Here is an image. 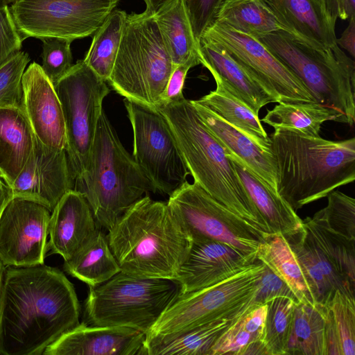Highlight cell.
<instances>
[{
	"label": "cell",
	"mask_w": 355,
	"mask_h": 355,
	"mask_svg": "<svg viewBox=\"0 0 355 355\" xmlns=\"http://www.w3.org/2000/svg\"><path fill=\"white\" fill-rule=\"evenodd\" d=\"M29 61L28 54L19 51L0 66V107H21V78Z\"/></svg>",
	"instance_id": "obj_40"
},
{
	"label": "cell",
	"mask_w": 355,
	"mask_h": 355,
	"mask_svg": "<svg viewBox=\"0 0 355 355\" xmlns=\"http://www.w3.org/2000/svg\"><path fill=\"white\" fill-rule=\"evenodd\" d=\"M42 42L41 67L54 84L72 67L71 41L60 37H45Z\"/></svg>",
	"instance_id": "obj_41"
},
{
	"label": "cell",
	"mask_w": 355,
	"mask_h": 355,
	"mask_svg": "<svg viewBox=\"0 0 355 355\" xmlns=\"http://www.w3.org/2000/svg\"><path fill=\"white\" fill-rule=\"evenodd\" d=\"M189 174L207 193L265 237L270 232L248 195L224 148L186 98L160 106Z\"/></svg>",
	"instance_id": "obj_4"
},
{
	"label": "cell",
	"mask_w": 355,
	"mask_h": 355,
	"mask_svg": "<svg viewBox=\"0 0 355 355\" xmlns=\"http://www.w3.org/2000/svg\"><path fill=\"white\" fill-rule=\"evenodd\" d=\"M265 266L257 260L229 278L180 294L146 335L180 334L214 320L234 319L250 309Z\"/></svg>",
	"instance_id": "obj_9"
},
{
	"label": "cell",
	"mask_w": 355,
	"mask_h": 355,
	"mask_svg": "<svg viewBox=\"0 0 355 355\" xmlns=\"http://www.w3.org/2000/svg\"><path fill=\"white\" fill-rule=\"evenodd\" d=\"M92 209L80 192L71 189L51 214L48 248L68 261L99 229Z\"/></svg>",
	"instance_id": "obj_21"
},
{
	"label": "cell",
	"mask_w": 355,
	"mask_h": 355,
	"mask_svg": "<svg viewBox=\"0 0 355 355\" xmlns=\"http://www.w3.org/2000/svg\"><path fill=\"white\" fill-rule=\"evenodd\" d=\"M257 259L284 282L300 302H317L304 270L287 239L282 234H270L261 241Z\"/></svg>",
	"instance_id": "obj_28"
},
{
	"label": "cell",
	"mask_w": 355,
	"mask_h": 355,
	"mask_svg": "<svg viewBox=\"0 0 355 355\" xmlns=\"http://www.w3.org/2000/svg\"><path fill=\"white\" fill-rule=\"evenodd\" d=\"M119 0H16L10 10L23 41L28 37L91 36L115 9Z\"/></svg>",
	"instance_id": "obj_13"
},
{
	"label": "cell",
	"mask_w": 355,
	"mask_h": 355,
	"mask_svg": "<svg viewBox=\"0 0 355 355\" xmlns=\"http://www.w3.org/2000/svg\"><path fill=\"white\" fill-rule=\"evenodd\" d=\"M73 189L83 195L98 225L107 231L136 202L155 192L103 110L87 169L75 179Z\"/></svg>",
	"instance_id": "obj_5"
},
{
	"label": "cell",
	"mask_w": 355,
	"mask_h": 355,
	"mask_svg": "<svg viewBox=\"0 0 355 355\" xmlns=\"http://www.w3.org/2000/svg\"><path fill=\"white\" fill-rule=\"evenodd\" d=\"M146 4V10L154 11L164 0H143Z\"/></svg>",
	"instance_id": "obj_51"
},
{
	"label": "cell",
	"mask_w": 355,
	"mask_h": 355,
	"mask_svg": "<svg viewBox=\"0 0 355 355\" xmlns=\"http://www.w3.org/2000/svg\"><path fill=\"white\" fill-rule=\"evenodd\" d=\"M285 238L304 270L317 303L327 305L336 291L354 297L355 286L334 266L303 223L300 230Z\"/></svg>",
	"instance_id": "obj_23"
},
{
	"label": "cell",
	"mask_w": 355,
	"mask_h": 355,
	"mask_svg": "<svg viewBox=\"0 0 355 355\" xmlns=\"http://www.w3.org/2000/svg\"><path fill=\"white\" fill-rule=\"evenodd\" d=\"M6 267L3 263L0 260V325L2 313V306H3V287Z\"/></svg>",
	"instance_id": "obj_50"
},
{
	"label": "cell",
	"mask_w": 355,
	"mask_h": 355,
	"mask_svg": "<svg viewBox=\"0 0 355 355\" xmlns=\"http://www.w3.org/2000/svg\"><path fill=\"white\" fill-rule=\"evenodd\" d=\"M63 268L89 287L100 285L121 271L107 235L99 229L70 259L64 261Z\"/></svg>",
	"instance_id": "obj_30"
},
{
	"label": "cell",
	"mask_w": 355,
	"mask_h": 355,
	"mask_svg": "<svg viewBox=\"0 0 355 355\" xmlns=\"http://www.w3.org/2000/svg\"><path fill=\"white\" fill-rule=\"evenodd\" d=\"M329 109L334 121H355V63L338 46L317 48L293 35L278 31L256 37Z\"/></svg>",
	"instance_id": "obj_6"
},
{
	"label": "cell",
	"mask_w": 355,
	"mask_h": 355,
	"mask_svg": "<svg viewBox=\"0 0 355 355\" xmlns=\"http://www.w3.org/2000/svg\"><path fill=\"white\" fill-rule=\"evenodd\" d=\"M166 204L191 238L218 241L257 257L265 236L195 182H185L169 196Z\"/></svg>",
	"instance_id": "obj_11"
},
{
	"label": "cell",
	"mask_w": 355,
	"mask_h": 355,
	"mask_svg": "<svg viewBox=\"0 0 355 355\" xmlns=\"http://www.w3.org/2000/svg\"><path fill=\"white\" fill-rule=\"evenodd\" d=\"M333 113L317 103H278L261 119L275 128H290L311 137H319L322 125L334 121Z\"/></svg>",
	"instance_id": "obj_36"
},
{
	"label": "cell",
	"mask_w": 355,
	"mask_h": 355,
	"mask_svg": "<svg viewBox=\"0 0 355 355\" xmlns=\"http://www.w3.org/2000/svg\"><path fill=\"white\" fill-rule=\"evenodd\" d=\"M259 340H261L245 328L239 315L233 319L217 338L211 349L210 355H243L249 345Z\"/></svg>",
	"instance_id": "obj_42"
},
{
	"label": "cell",
	"mask_w": 355,
	"mask_h": 355,
	"mask_svg": "<svg viewBox=\"0 0 355 355\" xmlns=\"http://www.w3.org/2000/svg\"><path fill=\"white\" fill-rule=\"evenodd\" d=\"M349 21L339 38L336 39V44L346 50L352 58L355 56V16L349 19Z\"/></svg>",
	"instance_id": "obj_48"
},
{
	"label": "cell",
	"mask_w": 355,
	"mask_h": 355,
	"mask_svg": "<svg viewBox=\"0 0 355 355\" xmlns=\"http://www.w3.org/2000/svg\"><path fill=\"white\" fill-rule=\"evenodd\" d=\"M153 15L174 67L190 60L200 64V43L193 35L184 0H164Z\"/></svg>",
	"instance_id": "obj_27"
},
{
	"label": "cell",
	"mask_w": 355,
	"mask_h": 355,
	"mask_svg": "<svg viewBox=\"0 0 355 355\" xmlns=\"http://www.w3.org/2000/svg\"><path fill=\"white\" fill-rule=\"evenodd\" d=\"M180 293L175 280L142 278L120 271L104 283L89 287L85 322L128 327L147 334Z\"/></svg>",
	"instance_id": "obj_8"
},
{
	"label": "cell",
	"mask_w": 355,
	"mask_h": 355,
	"mask_svg": "<svg viewBox=\"0 0 355 355\" xmlns=\"http://www.w3.org/2000/svg\"><path fill=\"white\" fill-rule=\"evenodd\" d=\"M295 37L317 48L334 49L336 19L324 0H263Z\"/></svg>",
	"instance_id": "obj_22"
},
{
	"label": "cell",
	"mask_w": 355,
	"mask_h": 355,
	"mask_svg": "<svg viewBox=\"0 0 355 355\" xmlns=\"http://www.w3.org/2000/svg\"><path fill=\"white\" fill-rule=\"evenodd\" d=\"M230 158L248 195L270 234H282L284 236H289L302 228V220L283 198L239 161Z\"/></svg>",
	"instance_id": "obj_26"
},
{
	"label": "cell",
	"mask_w": 355,
	"mask_h": 355,
	"mask_svg": "<svg viewBox=\"0 0 355 355\" xmlns=\"http://www.w3.org/2000/svg\"><path fill=\"white\" fill-rule=\"evenodd\" d=\"M51 211L37 202L12 197L0 216V260L6 266L44 264Z\"/></svg>",
	"instance_id": "obj_15"
},
{
	"label": "cell",
	"mask_w": 355,
	"mask_h": 355,
	"mask_svg": "<svg viewBox=\"0 0 355 355\" xmlns=\"http://www.w3.org/2000/svg\"><path fill=\"white\" fill-rule=\"evenodd\" d=\"M216 88L197 100L201 104L239 129L263 148L270 150V137L258 115L238 98L217 75L212 74Z\"/></svg>",
	"instance_id": "obj_29"
},
{
	"label": "cell",
	"mask_w": 355,
	"mask_h": 355,
	"mask_svg": "<svg viewBox=\"0 0 355 355\" xmlns=\"http://www.w3.org/2000/svg\"><path fill=\"white\" fill-rule=\"evenodd\" d=\"M303 225L337 270L355 286V240L349 239L307 217Z\"/></svg>",
	"instance_id": "obj_37"
},
{
	"label": "cell",
	"mask_w": 355,
	"mask_h": 355,
	"mask_svg": "<svg viewBox=\"0 0 355 355\" xmlns=\"http://www.w3.org/2000/svg\"><path fill=\"white\" fill-rule=\"evenodd\" d=\"M16 0H6V4L9 5V4H11L12 3L15 2Z\"/></svg>",
	"instance_id": "obj_52"
},
{
	"label": "cell",
	"mask_w": 355,
	"mask_h": 355,
	"mask_svg": "<svg viewBox=\"0 0 355 355\" xmlns=\"http://www.w3.org/2000/svg\"><path fill=\"white\" fill-rule=\"evenodd\" d=\"M276 297H286L291 298L296 303H300L296 295L289 286L268 267L265 266L257 290L252 299L250 308L252 304H265Z\"/></svg>",
	"instance_id": "obj_45"
},
{
	"label": "cell",
	"mask_w": 355,
	"mask_h": 355,
	"mask_svg": "<svg viewBox=\"0 0 355 355\" xmlns=\"http://www.w3.org/2000/svg\"><path fill=\"white\" fill-rule=\"evenodd\" d=\"M110 249L121 271L142 278L175 280L192 238L166 202L146 195L107 231Z\"/></svg>",
	"instance_id": "obj_3"
},
{
	"label": "cell",
	"mask_w": 355,
	"mask_h": 355,
	"mask_svg": "<svg viewBox=\"0 0 355 355\" xmlns=\"http://www.w3.org/2000/svg\"><path fill=\"white\" fill-rule=\"evenodd\" d=\"M327 197V205L311 218L341 236L355 240L354 198L338 191H331Z\"/></svg>",
	"instance_id": "obj_39"
},
{
	"label": "cell",
	"mask_w": 355,
	"mask_h": 355,
	"mask_svg": "<svg viewBox=\"0 0 355 355\" xmlns=\"http://www.w3.org/2000/svg\"><path fill=\"white\" fill-rule=\"evenodd\" d=\"M145 338L135 329L83 322L48 345L42 355H144Z\"/></svg>",
	"instance_id": "obj_19"
},
{
	"label": "cell",
	"mask_w": 355,
	"mask_h": 355,
	"mask_svg": "<svg viewBox=\"0 0 355 355\" xmlns=\"http://www.w3.org/2000/svg\"><path fill=\"white\" fill-rule=\"evenodd\" d=\"M23 40L8 4L0 6V66L21 51Z\"/></svg>",
	"instance_id": "obj_44"
},
{
	"label": "cell",
	"mask_w": 355,
	"mask_h": 355,
	"mask_svg": "<svg viewBox=\"0 0 355 355\" xmlns=\"http://www.w3.org/2000/svg\"><path fill=\"white\" fill-rule=\"evenodd\" d=\"M35 140L22 107H0V173L10 187L28 159Z\"/></svg>",
	"instance_id": "obj_25"
},
{
	"label": "cell",
	"mask_w": 355,
	"mask_h": 355,
	"mask_svg": "<svg viewBox=\"0 0 355 355\" xmlns=\"http://www.w3.org/2000/svg\"><path fill=\"white\" fill-rule=\"evenodd\" d=\"M277 192L296 212L355 180V138L340 141L277 128L270 137Z\"/></svg>",
	"instance_id": "obj_2"
},
{
	"label": "cell",
	"mask_w": 355,
	"mask_h": 355,
	"mask_svg": "<svg viewBox=\"0 0 355 355\" xmlns=\"http://www.w3.org/2000/svg\"><path fill=\"white\" fill-rule=\"evenodd\" d=\"M257 260L224 243L202 237L192 238L186 261L175 281L180 293L214 285L239 272Z\"/></svg>",
	"instance_id": "obj_17"
},
{
	"label": "cell",
	"mask_w": 355,
	"mask_h": 355,
	"mask_svg": "<svg viewBox=\"0 0 355 355\" xmlns=\"http://www.w3.org/2000/svg\"><path fill=\"white\" fill-rule=\"evenodd\" d=\"M326 320L325 306L296 304L286 355H327Z\"/></svg>",
	"instance_id": "obj_33"
},
{
	"label": "cell",
	"mask_w": 355,
	"mask_h": 355,
	"mask_svg": "<svg viewBox=\"0 0 355 355\" xmlns=\"http://www.w3.org/2000/svg\"><path fill=\"white\" fill-rule=\"evenodd\" d=\"M266 304L267 315L261 341L269 355H286L295 307L298 303L286 297H276Z\"/></svg>",
	"instance_id": "obj_38"
},
{
	"label": "cell",
	"mask_w": 355,
	"mask_h": 355,
	"mask_svg": "<svg viewBox=\"0 0 355 355\" xmlns=\"http://www.w3.org/2000/svg\"><path fill=\"white\" fill-rule=\"evenodd\" d=\"M325 308L327 355H355V298L336 291Z\"/></svg>",
	"instance_id": "obj_34"
},
{
	"label": "cell",
	"mask_w": 355,
	"mask_h": 355,
	"mask_svg": "<svg viewBox=\"0 0 355 355\" xmlns=\"http://www.w3.org/2000/svg\"><path fill=\"white\" fill-rule=\"evenodd\" d=\"M200 64L198 62L190 60L175 67L166 87L161 96V105L178 102L184 99L182 89L189 70Z\"/></svg>",
	"instance_id": "obj_46"
},
{
	"label": "cell",
	"mask_w": 355,
	"mask_h": 355,
	"mask_svg": "<svg viewBox=\"0 0 355 355\" xmlns=\"http://www.w3.org/2000/svg\"><path fill=\"white\" fill-rule=\"evenodd\" d=\"M193 35L200 39L211 25L225 0H184Z\"/></svg>",
	"instance_id": "obj_43"
},
{
	"label": "cell",
	"mask_w": 355,
	"mask_h": 355,
	"mask_svg": "<svg viewBox=\"0 0 355 355\" xmlns=\"http://www.w3.org/2000/svg\"><path fill=\"white\" fill-rule=\"evenodd\" d=\"M324 2L326 1V0H324Z\"/></svg>",
	"instance_id": "obj_55"
},
{
	"label": "cell",
	"mask_w": 355,
	"mask_h": 355,
	"mask_svg": "<svg viewBox=\"0 0 355 355\" xmlns=\"http://www.w3.org/2000/svg\"><path fill=\"white\" fill-rule=\"evenodd\" d=\"M73 187L66 150L48 147L36 137L28 159L10 186L13 197L37 202L51 211Z\"/></svg>",
	"instance_id": "obj_16"
},
{
	"label": "cell",
	"mask_w": 355,
	"mask_h": 355,
	"mask_svg": "<svg viewBox=\"0 0 355 355\" xmlns=\"http://www.w3.org/2000/svg\"><path fill=\"white\" fill-rule=\"evenodd\" d=\"M22 103L35 136L44 145L66 150L67 135L62 105L53 84L35 62L21 78Z\"/></svg>",
	"instance_id": "obj_18"
},
{
	"label": "cell",
	"mask_w": 355,
	"mask_h": 355,
	"mask_svg": "<svg viewBox=\"0 0 355 355\" xmlns=\"http://www.w3.org/2000/svg\"><path fill=\"white\" fill-rule=\"evenodd\" d=\"M3 4H6V0H0V6Z\"/></svg>",
	"instance_id": "obj_53"
},
{
	"label": "cell",
	"mask_w": 355,
	"mask_h": 355,
	"mask_svg": "<svg viewBox=\"0 0 355 355\" xmlns=\"http://www.w3.org/2000/svg\"><path fill=\"white\" fill-rule=\"evenodd\" d=\"M80 306L71 282L44 264L7 266L0 325L1 355H42L79 323Z\"/></svg>",
	"instance_id": "obj_1"
},
{
	"label": "cell",
	"mask_w": 355,
	"mask_h": 355,
	"mask_svg": "<svg viewBox=\"0 0 355 355\" xmlns=\"http://www.w3.org/2000/svg\"><path fill=\"white\" fill-rule=\"evenodd\" d=\"M325 3L336 19L346 20L355 16V0H326Z\"/></svg>",
	"instance_id": "obj_47"
},
{
	"label": "cell",
	"mask_w": 355,
	"mask_h": 355,
	"mask_svg": "<svg viewBox=\"0 0 355 355\" xmlns=\"http://www.w3.org/2000/svg\"><path fill=\"white\" fill-rule=\"evenodd\" d=\"M175 69L153 11L127 14L111 75L112 89L125 100L157 111Z\"/></svg>",
	"instance_id": "obj_7"
},
{
	"label": "cell",
	"mask_w": 355,
	"mask_h": 355,
	"mask_svg": "<svg viewBox=\"0 0 355 355\" xmlns=\"http://www.w3.org/2000/svg\"><path fill=\"white\" fill-rule=\"evenodd\" d=\"M214 21L252 37L278 31L291 33L263 0H225Z\"/></svg>",
	"instance_id": "obj_32"
},
{
	"label": "cell",
	"mask_w": 355,
	"mask_h": 355,
	"mask_svg": "<svg viewBox=\"0 0 355 355\" xmlns=\"http://www.w3.org/2000/svg\"><path fill=\"white\" fill-rule=\"evenodd\" d=\"M12 197L11 187L2 178H0V216L5 206Z\"/></svg>",
	"instance_id": "obj_49"
},
{
	"label": "cell",
	"mask_w": 355,
	"mask_h": 355,
	"mask_svg": "<svg viewBox=\"0 0 355 355\" xmlns=\"http://www.w3.org/2000/svg\"><path fill=\"white\" fill-rule=\"evenodd\" d=\"M53 86L62 105L65 150L75 180L87 169L103 101L110 89L83 60L73 64Z\"/></svg>",
	"instance_id": "obj_10"
},
{
	"label": "cell",
	"mask_w": 355,
	"mask_h": 355,
	"mask_svg": "<svg viewBox=\"0 0 355 355\" xmlns=\"http://www.w3.org/2000/svg\"><path fill=\"white\" fill-rule=\"evenodd\" d=\"M199 43L200 64L220 78L257 115L266 105L277 103L276 98L226 50L210 43Z\"/></svg>",
	"instance_id": "obj_24"
},
{
	"label": "cell",
	"mask_w": 355,
	"mask_h": 355,
	"mask_svg": "<svg viewBox=\"0 0 355 355\" xmlns=\"http://www.w3.org/2000/svg\"><path fill=\"white\" fill-rule=\"evenodd\" d=\"M190 101L205 125L218 141L226 154L239 161L278 193L276 168L270 150L261 146L197 100Z\"/></svg>",
	"instance_id": "obj_20"
},
{
	"label": "cell",
	"mask_w": 355,
	"mask_h": 355,
	"mask_svg": "<svg viewBox=\"0 0 355 355\" xmlns=\"http://www.w3.org/2000/svg\"><path fill=\"white\" fill-rule=\"evenodd\" d=\"M133 132L132 157L155 192L170 196L189 171L171 129L159 112L125 100Z\"/></svg>",
	"instance_id": "obj_12"
},
{
	"label": "cell",
	"mask_w": 355,
	"mask_h": 355,
	"mask_svg": "<svg viewBox=\"0 0 355 355\" xmlns=\"http://www.w3.org/2000/svg\"><path fill=\"white\" fill-rule=\"evenodd\" d=\"M127 13L114 9L94 34L83 61L104 81L107 82L117 55Z\"/></svg>",
	"instance_id": "obj_35"
},
{
	"label": "cell",
	"mask_w": 355,
	"mask_h": 355,
	"mask_svg": "<svg viewBox=\"0 0 355 355\" xmlns=\"http://www.w3.org/2000/svg\"><path fill=\"white\" fill-rule=\"evenodd\" d=\"M232 320H214L171 336L146 335L144 355H210L217 338Z\"/></svg>",
	"instance_id": "obj_31"
},
{
	"label": "cell",
	"mask_w": 355,
	"mask_h": 355,
	"mask_svg": "<svg viewBox=\"0 0 355 355\" xmlns=\"http://www.w3.org/2000/svg\"><path fill=\"white\" fill-rule=\"evenodd\" d=\"M2 178V177H1V173H0V178Z\"/></svg>",
	"instance_id": "obj_54"
},
{
	"label": "cell",
	"mask_w": 355,
	"mask_h": 355,
	"mask_svg": "<svg viewBox=\"0 0 355 355\" xmlns=\"http://www.w3.org/2000/svg\"><path fill=\"white\" fill-rule=\"evenodd\" d=\"M199 42L210 43L226 50L276 98L278 103H316L301 81L257 38L214 21Z\"/></svg>",
	"instance_id": "obj_14"
}]
</instances>
